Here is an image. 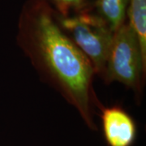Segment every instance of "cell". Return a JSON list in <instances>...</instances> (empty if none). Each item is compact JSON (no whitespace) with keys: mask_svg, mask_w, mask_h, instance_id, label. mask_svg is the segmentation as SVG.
Masks as SVG:
<instances>
[{"mask_svg":"<svg viewBox=\"0 0 146 146\" xmlns=\"http://www.w3.org/2000/svg\"><path fill=\"white\" fill-rule=\"evenodd\" d=\"M16 42L42 80L74 107L96 130L92 63L59 26L55 11L44 0H26L18 18Z\"/></svg>","mask_w":146,"mask_h":146,"instance_id":"1","label":"cell"},{"mask_svg":"<svg viewBox=\"0 0 146 146\" xmlns=\"http://www.w3.org/2000/svg\"><path fill=\"white\" fill-rule=\"evenodd\" d=\"M146 78V59L140 42L127 21L114 33L102 80L110 84L119 82L134 94L140 104Z\"/></svg>","mask_w":146,"mask_h":146,"instance_id":"2","label":"cell"},{"mask_svg":"<svg viewBox=\"0 0 146 146\" xmlns=\"http://www.w3.org/2000/svg\"><path fill=\"white\" fill-rule=\"evenodd\" d=\"M55 16L61 29L92 63L95 75L102 78L114 32L94 11L66 16L55 12Z\"/></svg>","mask_w":146,"mask_h":146,"instance_id":"3","label":"cell"},{"mask_svg":"<svg viewBox=\"0 0 146 146\" xmlns=\"http://www.w3.org/2000/svg\"><path fill=\"white\" fill-rule=\"evenodd\" d=\"M101 119L106 141L110 146H131L136 136L134 119L119 106L101 105Z\"/></svg>","mask_w":146,"mask_h":146,"instance_id":"4","label":"cell"},{"mask_svg":"<svg viewBox=\"0 0 146 146\" xmlns=\"http://www.w3.org/2000/svg\"><path fill=\"white\" fill-rule=\"evenodd\" d=\"M128 0H94L93 11L115 33L127 21Z\"/></svg>","mask_w":146,"mask_h":146,"instance_id":"5","label":"cell"},{"mask_svg":"<svg viewBox=\"0 0 146 146\" xmlns=\"http://www.w3.org/2000/svg\"><path fill=\"white\" fill-rule=\"evenodd\" d=\"M127 21L136 33L146 59V0H128Z\"/></svg>","mask_w":146,"mask_h":146,"instance_id":"6","label":"cell"},{"mask_svg":"<svg viewBox=\"0 0 146 146\" xmlns=\"http://www.w3.org/2000/svg\"><path fill=\"white\" fill-rule=\"evenodd\" d=\"M60 16L93 11L94 0H44Z\"/></svg>","mask_w":146,"mask_h":146,"instance_id":"7","label":"cell"}]
</instances>
